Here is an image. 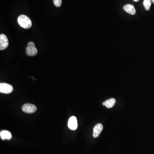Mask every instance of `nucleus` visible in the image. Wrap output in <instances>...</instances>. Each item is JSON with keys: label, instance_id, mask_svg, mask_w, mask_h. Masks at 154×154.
Returning a JSON list of instances; mask_svg holds the SVG:
<instances>
[{"label": "nucleus", "instance_id": "10", "mask_svg": "<svg viewBox=\"0 0 154 154\" xmlns=\"http://www.w3.org/2000/svg\"><path fill=\"white\" fill-rule=\"evenodd\" d=\"M116 99L114 98H111L103 103V105L106 107L107 108H110L113 107L116 104Z\"/></svg>", "mask_w": 154, "mask_h": 154}, {"label": "nucleus", "instance_id": "11", "mask_svg": "<svg viewBox=\"0 0 154 154\" xmlns=\"http://www.w3.org/2000/svg\"><path fill=\"white\" fill-rule=\"evenodd\" d=\"M151 4V0H144V5L146 10H149Z\"/></svg>", "mask_w": 154, "mask_h": 154}, {"label": "nucleus", "instance_id": "1", "mask_svg": "<svg viewBox=\"0 0 154 154\" xmlns=\"http://www.w3.org/2000/svg\"><path fill=\"white\" fill-rule=\"evenodd\" d=\"M18 22L21 27L25 29H29L32 26V22L27 16L21 15L18 18Z\"/></svg>", "mask_w": 154, "mask_h": 154}, {"label": "nucleus", "instance_id": "3", "mask_svg": "<svg viewBox=\"0 0 154 154\" xmlns=\"http://www.w3.org/2000/svg\"><path fill=\"white\" fill-rule=\"evenodd\" d=\"M13 90V87L7 83H1L0 84V92L5 94H9Z\"/></svg>", "mask_w": 154, "mask_h": 154}, {"label": "nucleus", "instance_id": "7", "mask_svg": "<svg viewBox=\"0 0 154 154\" xmlns=\"http://www.w3.org/2000/svg\"><path fill=\"white\" fill-rule=\"evenodd\" d=\"M103 126L101 123H98L95 125L93 128V136L94 138H97L99 136L102 131Z\"/></svg>", "mask_w": 154, "mask_h": 154}, {"label": "nucleus", "instance_id": "13", "mask_svg": "<svg viewBox=\"0 0 154 154\" xmlns=\"http://www.w3.org/2000/svg\"><path fill=\"white\" fill-rule=\"evenodd\" d=\"M133 1H135V2H138L140 0H133Z\"/></svg>", "mask_w": 154, "mask_h": 154}, {"label": "nucleus", "instance_id": "5", "mask_svg": "<svg viewBox=\"0 0 154 154\" xmlns=\"http://www.w3.org/2000/svg\"><path fill=\"white\" fill-rule=\"evenodd\" d=\"M9 45V41L6 35L4 34L0 35V50H4Z\"/></svg>", "mask_w": 154, "mask_h": 154}, {"label": "nucleus", "instance_id": "8", "mask_svg": "<svg viewBox=\"0 0 154 154\" xmlns=\"http://www.w3.org/2000/svg\"><path fill=\"white\" fill-rule=\"evenodd\" d=\"M0 136H1V139L3 140H5L6 139L10 140L12 138V136L10 132L7 131V130H3V131H1L0 132Z\"/></svg>", "mask_w": 154, "mask_h": 154}, {"label": "nucleus", "instance_id": "14", "mask_svg": "<svg viewBox=\"0 0 154 154\" xmlns=\"http://www.w3.org/2000/svg\"><path fill=\"white\" fill-rule=\"evenodd\" d=\"M151 1L153 2V4H154V0H151Z\"/></svg>", "mask_w": 154, "mask_h": 154}, {"label": "nucleus", "instance_id": "12", "mask_svg": "<svg viewBox=\"0 0 154 154\" xmlns=\"http://www.w3.org/2000/svg\"><path fill=\"white\" fill-rule=\"evenodd\" d=\"M54 4L56 7H60L62 5V0H53Z\"/></svg>", "mask_w": 154, "mask_h": 154}, {"label": "nucleus", "instance_id": "9", "mask_svg": "<svg viewBox=\"0 0 154 154\" xmlns=\"http://www.w3.org/2000/svg\"><path fill=\"white\" fill-rule=\"evenodd\" d=\"M123 9L125 12L131 15H134L136 13V10L134 6L132 5L128 4L124 6Z\"/></svg>", "mask_w": 154, "mask_h": 154}, {"label": "nucleus", "instance_id": "6", "mask_svg": "<svg viewBox=\"0 0 154 154\" xmlns=\"http://www.w3.org/2000/svg\"><path fill=\"white\" fill-rule=\"evenodd\" d=\"M68 127L72 130H75L78 128V121L76 117L72 116L70 118L68 121Z\"/></svg>", "mask_w": 154, "mask_h": 154}, {"label": "nucleus", "instance_id": "2", "mask_svg": "<svg viewBox=\"0 0 154 154\" xmlns=\"http://www.w3.org/2000/svg\"><path fill=\"white\" fill-rule=\"evenodd\" d=\"M26 53L28 56H36L37 54V49L35 46V43L33 42H30L28 44L26 47Z\"/></svg>", "mask_w": 154, "mask_h": 154}, {"label": "nucleus", "instance_id": "4", "mask_svg": "<svg viewBox=\"0 0 154 154\" xmlns=\"http://www.w3.org/2000/svg\"><path fill=\"white\" fill-rule=\"evenodd\" d=\"M22 110L26 113H32L35 112L37 111V107L34 105L27 103L23 106Z\"/></svg>", "mask_w": 154, "mask_h": 154}]
</instances>
